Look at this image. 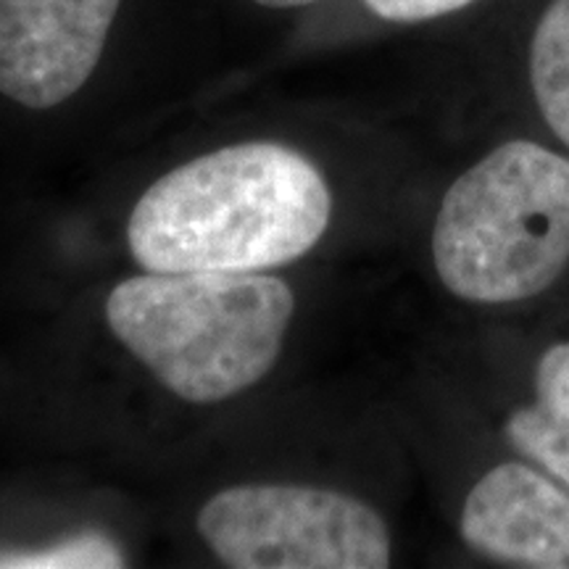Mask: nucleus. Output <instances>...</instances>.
I'll list each match as a JSON object with an SVG mask.
<instances>
[{
  "label": "nucleus",
  "instance_id": "f257e3e1",
  "mask_svg": "<svg viewBox=\"0 0 569 569\" xmlns=\"http://www.w3.org/2000/svg\"><path fill=\"white\" fill-rule=\"evenodd\" d=\"M332 196L280 142H238L156 180L134 203L127 246L146 272H264L315 248Z\"/></svg>",
  "mask_w": 569,
  "mask_h": 569
},
{
  "label": "nucleus",
  "instance_id": "f03ea898",
  "mask_svg": "<svg viewBox=\"0 0 569 569\" xmlns=\"http://www.w3.org/2000/svg\"><path fill=\"white\" fill-rule=\"evenodd\" d=\"M293 311L290 284L264 272H146L106 298L113 338L169 393L198 407L264 380Z\"/></svg>",
  "mask_w": 569,
  "mask_h": 569
},
{
  "label": "nucleus",
  "instance_id": "7ed1b4c3",
  "mask_svg": "<svg viewBox=\"0 0 569 569\" xmlns=\"http://www.w3.org/2000/svg\"><path fill=\"white\" fill-rule=\"evenodd\" d=\"M432 264L459 301L538 298L569 267V156L507 140L446 190L432 224Z\"/></svg>",
  "mask_w": 569,
  "mask_h": 569
},
{
  "label": "nucleus",
  "instance_id": "20e7f679",
  "mask_svg": "<svg viewBox=\"0 0 569 569\" xmlns=\"http://www.w3.org/2000/svg\"><path fill=\"white\" fill-rule=\"evenodd\" d=\"M198 532L234 569H386L393 561L386 519L330 488H227L198 511Z\"/></svg>",
  "mask_w": 569,
  "mask_h": 569
},
{
  "label": "nucleus",
  "instance_id": "39448f33",
  "mask_svg": "<svg viewBox=\"0 0 569 569\" xmlns=\"http://www.w3.org/2000/svg\"><path fill=\"white\" fill-rule=\"evenodd\" d=\"M122 0H0V96L53 109L90 80Z\"/></svg>",
  "mask_w": 569,
  "mask_h": 569
},
{
  "label": "nucleus",
  "instance_id": "423d86ee",
  "mask_svg": "<svg viewBox=\"0 0 569 569\" xmlns=\"http://www.w3.org/2000/svg\"><path fill=\"white\" fill-rule=\"evenodd\" d=\"M459 532L498 565L569 569V488L530 461H501L469 488Z\"/></svg>",
  "mask_w": 569,
  "mask_h": 569
},
{
  "label": "nucleus",
  "instance_id": "0eeeda50",
  "mask_svg": "<svg viewBox=\"0 0 569 569\" xmlns=\"http://www.w3.org/2000/svg\"><path fill=\"white\" fill-rule=\"evenodd\" d=\"M503 438L525 461L569 488V340L538 356L532 398L507 417Z\"/></svg>",
  "mask_w": 569,
  "mask_h": 569
},
{
  "label": "nucleus",
  "instance_id": "6e6552de",
  "mask_svg": "<svg viewBox=\"0 0 569 569\" xmlns=\"http://www.w3.org/2000/svg\"><path fill=\"white\" fill-rule=\"evenodd\" d=\"M530 88L540 117L569 148V0H551L530 42Z\"/></svg>",
  "mask_w": 569,
  "mask_h": 569
},
{
  "label": "nucleus",
  "instance_id": "1a4fd4ad",
  "mask_svg": "<svg viewBox=\"0 0 569 569\" xmlns=\"http://www.w3.org/2000/svg\"><path fill=\"white\" fill-rule=\"evenodd\" d=\"M0 567L6 569H117L124 567V553L101 532L59 540L46 549L0 551Z\"/></svg>",
  "mask_w": 569,
  "mask_h": 569
},
{
  "label": "nucleus",
  "instance_id": "9d476101",
  "mask_svg": "<svg viewBox=\"0 0 569 569\" xmlns=\"http://www.w3.org/2000/svg\"><path fill=\"white\" fill-rule=\"evenodd\" d=\"M367 9L386 21H427L467 9L475 0H365Z\"/></svg>",
  "mask_w": 569,
  "mask_h": 569
},
{
  "label": "nucleus",
  "instance_id": "9b49d317",
  "mask_svg": "<svg viewBox=\"0 0 569 569\" xmlns=\"http://www.w3.org/2000/svg\"><path fill=\"white\" fill-rule=\"evenodd\" d=\"M253 3L267 6V9H298V6H311L317 0H253Z\"/></svg>",
  "mask_w": 569,
  "mask_h": 569
}]
</instances>
